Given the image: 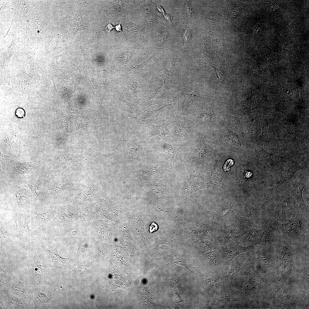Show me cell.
I'll return each instance as SVG.
<instances>
[{
	"label": "cell",
	"mask_w": 309,
	"mask_h": 309,
	"mask_svg": "<svg viewBox=\"0 0 309 309\" xmlns=\"http://www.w3.org/2000/svg\"><path fill=\"white\" fill-rule=\"evenodd\" d=\"M309 216L301 210L298 205L287 222L279 224L273 231L278 239L291 244L308 246Z\"/></svg>",
	"instance_id": "obj_1"
},
{
	"label": "cell",
	"mask_w": 309,
	"mask_h": 309,
	"mask_svg": "<svg viewBox=\"0 0 309 309\" xmlns=\"http://www.w3.org/2000/svg\"><path fill=\"white\" fill-rule=\"evenodd\" d=\"M291 195L273 196L268 224L274 231L280 224L288 221L297 205Z\"/></svg>",
	"instance_id": "obj_2"
},
{
	"label": "cell",
	"mask_w": 309,
	"mask_h": 309,
	"mask_svg": "<svg viewBox=\"0 0 309 309\" xmlns=\"http://www.w3.org/2000/svg\"><path fill=\"white\" fill-rule=\"evenodd\" d=\"M309 181L303 176H300L292 181L286 184V187L290 193L291 195L294 197L300 209L303 212L309 214V207L306 204L303 197L304 188L308 186Z\"/></svg>",
	"instance_id": "obj_3"
},
{
	"label": "cell",
	"mask_w": 309,
	"mask_h": 309,
	"mask_svg": "<svg viewBox=\"0 0 309 309\" xmlns=\"http://www.w3.org/2000/svg\"><path fill=\"white\" fill-rule=\"evenodd\" d=\"M1 134V140L7 144L10 149L15 148L29 149L28 146L24 143L20 138L17 129H8Z\"/></svg>",
	"instance_id": "obj_4"
},
{
	"label": "cell",
	"mask_w": 309,
	"mask_h": 309,
	"mask_svg": "<svg viewBox=\"0 0 309 309\" xmlns=\"http://www.w3.org/2000/svg\"><path fill=\"white\" fill-rule=\"evenodd\" d=\"M304 168L303 165L295 162H292L285 166V169L283 170L280 179L275 187L276 191L286 181L292 179L297 171Z\"/></svg>",
	"instance_id": "obj_5"
},
{
	"label": "cell",
	"mask_w": 309,
	"mask_h": 309,
	"mask_svg": "<svg viewBox=\"0 0 309 309\" xmlns=\"http://www.w3.org/2000/svg\"><path fill=\"white\" fill-rule=\"evenodd\" d=\"M252 247L251 246L243 247L237 245L231 247L222 248L219 251L223 259L227 263H230L237 255L249 251Z\"/></svg>",
	"instance_id": "obj_6"
},
{
	"label": "cell",
	"mask_w": 309,
	"mask_h": 309,
	"mask_svg": "<svg viewBox=\"0 0 309 309\" xmlns=\"http://www.w3.org/2000/svg\"><path fill=\"white\" fill-rule=\"evenodd\" d=\"M42 247L45 251L48 260L52 266L60 265L68 267V264L67 262L70 259L69 258H64L60 256L58 253L57 246L54 249L51 250L48 249L45 246H42Z\"/></svg>",
	"instance_id": "obj_7"
},
{
	"label": "cell",
	"mask_w": 309,
	"mask_h": 309,
	"mask_svg": "<svg viewBox=\"0 0 309 309\" xmlns=\"http://www.w3.org/2000/svg\"><path fill=\"white\" fill-rule=\"evenodd\" d=\"M93 205L92 204L84 205L80 210V222L84 231H86L91 220L94 218V212L92 211Z\"/></svg>",
	"instance_id": "obj_8"
},
{
	"label": "cell",
	"mask_w": 309,
	"mask_h": 309,
	"mask_svg": "<svg viewBox=\"0 0 309 309\" xmlns=\"http://www.w3.org/2000/svg\"><path fill=\"white\" fill-rule=\"evenodd\" d=\"M14 219L16 223V230L19 234L23 236H28L31 233L27 218L21 213H16Z\"/></svg>",
	"instance_id": "obj_9"
},
{
	"label": "cell",
	"mask_w": 309,
	"mask_h": 309,
	"mask_svg": "<svg viewBox=\"0 0 309 309\" xmlns=\"http://www.w3.org/2000/svg\"><path fill=\"white\" fill-rule=\"evenodd\" d=\"M163 148L164 154L172 169L173 159L177 151L181 148V145L174 144L169 138L166 139Z\"/></svg>",
	"instance_id": "obj_10"
},
{
	"label": "cell",
	"mask_w": 309,
	"mask_h": 309,
	"mask_svg": "<svg viewBox=\"0 0 309 309\" xmlns=\"http://www.w3.org/2000/svg\"><path fill=\"white\" fill-rule=\"evenodd\" d=\"M77 214L71 213L69 209L61 212L58 216L57 225L60 226H66L70 223L75 221L77 220Z\"/></svg>",
	"instance_id": "obj_11"
},
{
	"label": "cell",
	"mask_w": 309,
	"mask_h": 309,
	"mask_svg": "<svg viewBox=\"0 0 309 309\" xmlns=\"http://www.w3.org/2000/svg\"><path fill=\"white\" fill-rule=\"evenodd\" d=\"M52 208L48 210L45 213L42 214L37 213L36 212L33 211H32L39 225L41 227L43 233L48 237L46 231V228L47 222L53 216L51 211Z\"/></svg>",
	"instance_id": "obj_12"
},
{
	"label": "cell",
	"mask_w": 309,
	"mask_h": 309,
	"mask_svg": "<svg viewBox=\"0 0 309 309\" xmlns=\"http://www.w3.org/2000/svg\"><path fill=\"white\" fill-rule=\"evenodd\" d=\"M256 154L259 161L268 167L273 169L277 165L276 163L272 159V154L266 151L263 146L261 150L256 151Z\"/></svg>",
	"instance_id": "obj_13"
},
{
	"label": "cell",
	"mask_w": 309,
	"mask_h": 309,
	"mask_svg": "<svg viewBox=\"0 0 309 309\" xmlns=\"http://www.w3.org/2000/svg\"><path fill=\"white\" fill-rule=\"evenodd\" d=\"M269 286L276 298L282 301L287 298V293L284 284L276 285L271 283Z\"/></svg>",
	"instance_id": "obj_14"
},
{
	"label": "cell",
	"mask_w": 309,
	"mask_h": 309,
	"mask_svg": "<svg viewBox=\"0 0 309 309\" xmlns=\"http://www.w3.org/2000/svg\"><path fill=\"white\" fill-rule=\"evenodd\" d=\"M169 91L168 87L164 83L163 87L157 93L154 99L149 102L150 103L149 106L165 100L168 96Z\"/></svg>",
	"instance_id": "obj_15"
},
{
	"label": "cell",
	"mask_w": 309,
	"mask_h": 309,
	"mask_svg": "<svg viewBox=\"0 0 309 309\" xmlns=\"http://www.w3.org/2000/svg\"><path fill=\"white\" fill-rule=\"evenodd\" d=\"M210 66L214 69L216 76L218 79L220 84L223 83L225 80L227 75V73L225 68L212 64L208 61L206 63L199 62Z\"/></svg>",
	"instance_id": "obj_16"
},
{
	"label": "cell",
	"mask_w": 309,
	"mask_h": 309,
	"mask_svg": "<svg viewBox=\"0 0 309 309\" xmlns=\"http://www.w3.org/2000/svg\"><path fill=\"white\" fill-rule=\"evenodd\" d=\"M31 274L35 282H39L42 277L43 272L41 263L37 262L34 263L31 270Z\"/></svg>",
	"instance_id": "obj_17"
},
{
	"label": "cell",
	"mask_w": 309,
	"mask_h": 309,
	"mask_svg": "<svg viewBox=\"0 0 309 309\" xmlns=\"http://www.w3.org/2000/svg\"><path fill=\"white\" fill-rule=\"evenodd\" d=\"M190 182L194 190L195 191L198 190L203 189L204 185V182L200 174L194 175L191 176Z\"/></svg>",
	"instance_id": "obj_18"
},
{
	"label": "cell",
	"mask_w": 309,
	"mask_h": 309,
	"mask_svg": "<svg viewBox=\"0 0 309 309\" xmlns=\"http://www.w3.org/2000/svg\"><path fill=\"white\" fill-rule=\"evenodd\" d=\"M0 244L1 248L5 246L9 241L13 237L16 236L13 234L5 231L3 228L0 227Z\"/></svg>",
	"instance_id": "obj_19"
},
{
	"label": "cell",
	"mask_w": 309,
	"mask_h": 309,
	"mask_svg": "<svg viewBox=\"0 0 309 309\" xmlns=\"http://www.w3.org/2000/svg\"><path fill=\"white\" fill-rule=\"evenodd\" d=\"M86 239L84 237H82L81 239L79 240V242H77L78 248L77 253V257L83 255L86 251L88 246Z\"/></svg>",
	"instance_id": "obj_20"
},
{
	"label": "cell",
	"mask_w": 309,
	"mask_h": 309,
	"mask_svg": "<svg viewBox=\"0 0 309 309\" xmlns=\"http://www.w3.org/2000/svg\"><path fill=\"white\" fill-rule=\"evenodd\" d=\"M283 272L282 277L285 278L289 275L292 272L293 267V260L282 262Z\"/></svg>",
	"instance_id": "obj_21"
},
{
	"label": "cell",
	"mask_w": 309,
	"mask_h": 309,
	"mask_svg": "<svg viewBox=\"0 0 309 309\" xmlns=\"http://www.w3.org/2000/svg\"><path fill=\"white\" fill-rule=\"evenodd\" d=\"M210 181L214 185L218 184L221 180L222 175L217 173L215 169L208 172Z\"/></svg>",
	"instance_id": "obj_22"
},
{
	"label": "cell",
	"mask_w": 309,
	"mask_h": 309,
	"mask_svg": "<svg viewBox=\"0 0 309 309\" xmlns=\"http://www.w3.org/2000/svg\"><path fill=\"white\" fill-rule=\"evenodd\" d=\"M240 267L239 263H235L232 264L228 273V278L230 280L234 278L238 273Z\"/></svg>",
	"instance_id": "obj_23"
},
{
	"label": "cell",
	"mask_w": 309,
	"mask_h": 309,
	"mask_svg": "<svg viewBox=\"0 0 309 309\" xmlns=\"http://www.w3.org/2000/svg\"><path fill=\"white\" fill-rule=\"evenodd\" d=\"M255 285L254 282L251 281H243L242 282L240 288L245 291H250L255 288Z\"/></svg>",
	"instance_id": "obj_24"
},
{
	"label": "cell",
	"mask_w": 309,
	"mask_h": 309,
	"mask_svg": "<svg viewBox=\"0 0 309 309\" xmlns=\"http://www.w3.org/2000/svg\"><path fill=\"white\" fill-rule=\"evenodd\" d=\"M35 295L37 298L35 303H37V304L45 305L49 300V298L44 293L40 292L35 294Z\"/></svg>",
	"instance_id": "obj_25"
},
{
	"label": "cell",
	"mask_w": 309,
	"mask_h": 309,
	"mask_svg": "<svg viewBox=\"0 0 309 309\" xmlns=\"http://www.w3.org/2000/svg\"><path fill=\"white\" fill-rule=\"evenodd\" d=\"M234 163V161L233 160L231 159L227 160L223 166V170L225 171H229L231 169V167L232 166Z\"/></svg>",
	"instance_id": "obj_26"
},
{
	"label": "cell",
	"mask_w": 309,
	"mask_h": 309,
	"mask_svg": "<svg viewBox=\"0 0 309 309\" xmlns=\"http://www.w3.org/2000/svg\"><path fill=\"white\" fill-rule=\"evenodd\" d=\"M192 192L193 189L191 185L190 184H188L185 188L184 194L186 198L190 199Z\"/></svg>",
	"instance_id": "obj_27"
},
{
	"label": "cell",
	"mask_w": 309,
	"mask_h": 309,
	"mask_svg": "<svg viewBox=\"0 0 309 309\" xmlns=\"http://www.w3.org/2000/svg\"><path fill=\"white\" fill-rule=\"evenodd\" d=\"M85 266L84 265H82L77 268L76 271L74 273V276L77 278L80 276L82 274L84 273L86 270Z\"/></svg>",
	"instance_id": "obj_28"
},
{
	"label": "cell",
	"mask_w": 309,
	"mask_h": 309,
	"mask_svg": "<svg viewBox=\"0 0 309 309\" xmlns=\"http://www.w3.org/2000/svg\"><path fill=\"white\" fill-rule=\"evenodd\" d=\"M226 296L225 295L220 294H218L214 298L213 300V303L217 304L219 302H223L225 300Z\"/></svg>",
	"instance_id": "obj_29"
},
{
	"label": "cell",
	"mask_w": 309,
	"mask_h": 309,
	"mask_svg": "<svg viewBox=\"0 0 309 309\" xmlns=\"http://www.w3.org/2000/svg\"><path fill=\"white\" fill-rule=\"evenodd\" d=\"M299 290V294L298 298H303L304 299H308L309 298V292L303 291Z\"/></svg>",
	"instance_id": "obj_30"
},
{
	"label": "cell",
	"mask_w": 309,
	"mask_h": 309,
	"mask_svg": "<svg viewBox=\"0 0 309 309\" xmlns=\"http://www.w3.org/2000/svg\"><path fill=\"white\" fill-rule=\"evenodd\" d=\"M11 158L10 156L5 155L0 151V161L3 166L5 165L6 161Z\"/></svg>",
	"instance_id": "obj_31"
},
{
	"label": "cell",
	"mask_w": 309,
	"mask_h": 309,
	"mask_svg": "<svg viewBox=\"0 0 309 309\" xmlns=\"http://www.w3.org/2000/svg\"><path fill=\"white\" fill-rule=\"evenodd\" d=\"M15 114L18 117L21 118L24 117L25 115V112L22 109L18 108L16 110Z\"/></svg>",
	"instance_id": "obj_32"
},
{
	"label": "cell",
	"mask_w": 309,
	"mask_h": 309,
	"mask_svg": "<svg viewBox=\"0 0 309 309\" xmlns=\"http://www.w3.org/2000/svg\"><path fill=\"white\" fill-rule=\"evenodd\" d=\"M158 228L157 225L154 222H152L149 226V231L150 233L156 231Z\"/></svg>",
	"instance_id": "obj_33"
},
{
	"label": "cell",
	"mask_w": 309,
	"mask_h": 309,
	"mask_svg": "<svg viewBox=\"0 0 309 309\" xmlns=\"http://www.w3.org/2000/svg\"><path fill=\"white\" fill-rule=\"evenodd\" d=\"M113 27H113L111 24L109 23L107 25L105 28L106 30L109 33Z\"/></svg>",
	"instance_id": "obj_34"
},
{
	"label": "cell",
	"mask_w": 309,
	"mask_h": 309,
	"mask_svg": "<svg viewBox=\"0 0 309 309\" xmlns=\"http://www.w3.org/2000/svg\"><path fill=\"white\" fill-rule=\"evenodd\" d=\"M121 21H120L119 24L118 25H116L114 27L115 28L116 30L117 31L122 32L120 25Z\"/></svg>",
	"instance_id": "obj_35"
}]
</instances>
